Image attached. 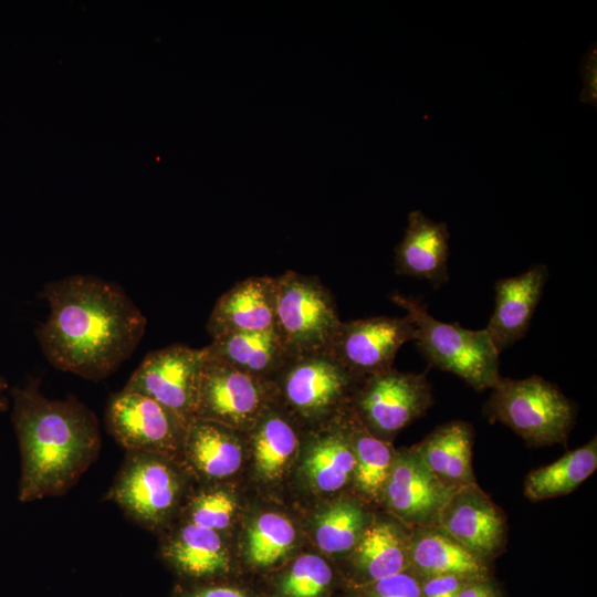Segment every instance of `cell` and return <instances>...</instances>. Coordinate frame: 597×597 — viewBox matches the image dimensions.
Here are the masks:
<instances>
[{
    "mask_svg": "<svg viewBox=\"0 0 597 597\" xmlns=\"http://www.w3.org/2000/svg\"><path fill=\"white\" fill-rule=\"evenodd\" d=\"M342 415L312 438L306 454L305 474L322 492L338 491L353 479L355 453Z\"/></svg>",
    "mask_w": 597,
    "mask_h": 597,
    "instance_id": "cb8c5ba5",
    "label": "cell"
},
{
    "mask_svg": "<svg viewBox=\"0 0 597 597\" xmlns=\"http://www.w3.org/2000/svg\"><path fill=\"white\" fill-rule=\"evenodd\" d=\"M449 238L446 222H434L420 210L411 211L404 238L395 248L396 273L440 287L449 281Z\"/></svg>",
    "mask_w": 597,
    "mask_h": 597,
    "instance_id": "ac0fdd59",
    "label": "cell"
},
{
    "mask_svg": "<svg viewBox=\"0 0 597 597\" xmlns=\"http://www.w3.org/2000/svg\"><path fill=\"white\" fill-rule=\"evenodd\" d=\"M419 578V577H418ZM474 578L461 575H432L419 578L422 597H458Z\"/></svg>",
    "mask_w": 597,
    "mask_h": 597,
    "instance_id": "836d02e7",
    "label": "cell"
},
{
    "mask_svg": "<svg viewBox=\"0 0 597 597\" xmlns=\"http://www.w3.org/2000/svg\"><path fill=\"white\" fill-rule=\"evenodd\" d=\"M107 431L126 451L182 453L188 422L155 399L122 389L105 412Z\"/></svg>",
    "mask_w": 597,
    "mask_h": 597,
    "instance_id": "9c48e42d",
    "label": "cell"
},
{
    "mask_svg": "<svg viewBox=\"0 0 597 597\" xmlns=\"http://www.w3.org/2000/svg\"><path fill=\"white\" fill-rule=\"evenodd\" d=\"M9 384L3 376H0V413L4 412L9 408L8 397Z\"/></svg>",
    "mask_w": 597,
    "mask_h": 597,
    "instance_id": "8d00e7d4",
    "label": "cell"
},
{
    "mask_svg": "<svg viewBox=\"0 0 597 597\" xmlns=\"http://www.w3.org/2000/svg\"><path fill=\"white\" fill-rule=\"evenodd\" d=\"M234 510V499L228 491L203 489L187 498L180 520L220 532L230 526Z\"/></svg>",
    "mask_w": 597,
    "mask_h": 597,
    "instance_id": "4dcf8cb0",
    "label": "cell"
},
{
    "mask_svg": "<svg viewBox=\"0 0 597 597\" xmlns=\"http://www.w3.org/2000/svg\"><path fill=\"white\" fill-rule=\"evenodd\" d=\"M349 434L355 468L352 482L362 499L381 503L383 492L390 473L396 450L387 441L371 434L348 407L342 415Z\"/></svg>",
    "mask_w": 597,
    "mask_h": 597,
    "instance_id": "484cf974",
    "label": "cell"
},
{
    "mask_svg": "<svg viewBox=\"0 0 597 597\" xmlns=\"http://www.w3.org/2000/svg\"><path fill=\"white\" fill-rule=\"evenodd\" d=\"M433 404L427 373H402L391 367L364 378L349 408L371 434L389 442Z\"/></svg>",
    "mask_w": 597,
    "mask_h": 597,
    "instance_id": "ba28073f",
    "label": "cell"
},
{
    "mask_svg": "<svg viewBox=\"0 0 597 597\" xmlns=\"http://www.w3.org/2000/svg\"><path fill=\"white\" fill-rule=\"evenodd\" d=\"M415 338L408 315L341 322L326 350L359 379L391 368L400 347Z\"/></svg>",
    "mask_w": 597,
    "mask_h": 597,
    "instance_id": "7c38bea8",
    "label": "cell"
},
{
    "mask_svg": "<svg viewBox=\"0 0 597 597\" xmlns=\"http://www.w3.org/2000/svg\"><path fill=\"white\" fill-rule=\"evenodd\" d=\"M436 525L492 563L506 548V514L478 482L459 488L451 494Z\"/></svg>",
    "mask_w": 597,
    "mask_h": 597,
    "instance_id": "5bb4252c",
    "label": "cell"
},
{
    "mask_svg": "<svg viewBox=\"0 0 597 597\" xmlns=\"http://www.w3.org/2000/svg\"><path fill=\"white\" fill-rule=\"evenodd\" d=\"M473 443L472 425L452 420L436 427L412 447L440 482L457 490L476 482L472 465Z\"/></svg>",
    "mask_w": 597,
    "mask_h": 597,
    "instance_id": "44dd1931",
    "label": "cell"
},
{
    "mask_svg": "<svg viewBox=\"0 0 597 597\" xmlns=\"http://www.w3.org/2000/svg\"><path fill=\"white\" fill-rule=\"evenodd\" d=\"M597 469V438L567 451L556 461L534 469L523 482V493L532 502L567 495Z\"/></svg>",
    "mask_w": 597,
    "mask_h": 597,
    "instance_id": "4316f807",
    "label": "cell"
},
{
    "mask_svg": "<svg viewBox=\"0 0 597 597\" xmlns=\"http://www.w3.org/2000/svg\"><path fill=\"white\" fill-rule=\"evenodd\" d=\"M206 348L211 357L271 383L292 357L275 326L216 337Z\"/></svg>",
    "mask_w": 597,
    "mask_h": 597,
    "instance_id": "7402d4cb",
    "label": "cell"
},
{
    "mask_svg": "<svg viewBox=\"0 0 597 597\" xmlns=\"http://www.w3.org/2000/svg\"><path fill=\"white\" fill-rule=\"evenodd\" d=\"M458 597H504L503 591L493 576L472 579Z\"/></svg>",
    "mask_w": 597,
    "mask_h": 597,
    "instance_id": "d590c367",
    "label": "cell"
},
{
    "mask_svg": "<svg viewBox=\"0 0 597 597\" xmlns=\"http://www.w3.org/2000/svg\"><path fill=\"white\" fill-rule=\"evenodd\" d=\"M167 530L160 554L182 583L216 582L229 575L230 557L220 532L184 520Z\"/></svg>",
    "mask_w": 597,
    "mask_h": 597,
    "instance_id": "9a60e30c",
    "label": "cell"
},
{
    "mask_svg": "<svg viewBox=\"0 0 597 597\" xmlns=\"http://www.w3.org/2000/svg\"><path fill=\"white\" fill-rule=\"evenodd\" d=\"M295 538V528L286 517L276 513L261 514L248 531V564L256 570L275 567L291 552Z\"/></svg>",
    "mask_w": 597,
    "mask_h": 597,
    "instance_id": "f1b7e54d",
    "label": "cell"
},
{
    "mask_svg": "<svg viewBox=\"0 0 597 597\" xmlns=\"http://www.w3.org/2000/svg\"><path fill=\"white\" fill-rule=\"evenodd\" d=\"M455 490L440 482L413 447L396 451L381 503L407 528L436 525Z\"/></svg>",
    "mask_w": 597,
    "mask_h": 597,
    "instance_id": "4fadbf2b",
    "label": "cell"
},
{
    "mask_svg": "<svg viewBox=\"0 0 597 597\" xmlns=\"http://www.w3.org/2000/svg\"><path fill=\"white\" fill-rule=\"evenodd\" d=\"M272 584V597H329L336 584V573L321 556L304 554Z\"/></svg>",
    "mask_w": 597,
    "mask_h": 597,
    "instance_id": "f546056e",
    "label": "cell"
},
{
    "mask_svg": "<svg viewBox=\"0 0 597 597\" xmlns=\"http://www.w3.org/2000/svg\"><path fill=\"white\" fill-rule=\"evenodd\" d=\"M249 430L258 472L268 480L280 478L300 442L295 420L273 398Z\"/></svg>",
    "mask_w": 597,
    "mask_h": 597,
    "instance_id": "d4e9b609",
    "label": "cell"
},
{
    "mask_svg": "<svg viewBox=\"0 0 597 597\" xmlns=\"http://www.w3.org/2000/svg\"><path fill=\"white\" fill-rule=\"evenodd\" d=\"M409 570L432 575L492 576V562L474 554L437 525L409 530Z\"/></svg>",
    "mask_w": 597,
    "mask_h": 597,
    "instance_id": "ffe728a7",
    "label": "cell"
},
{
    "mask_svg": "<svg viewBox=\"0 0 597 597\" xmlns=\"http://www.w3.org/2000/svg\"><path fill=\"white\" fill-rule=\"evenodd\" d=\"M275 276H251L235 283L216 302L207 329L211 338L275 326Z\"/></svg>",
    "mask_w": 597,
    "mask_h": 597,
    "instance_id": "e0dca14e",
    "label": "cell"
},
{
    "mask_svg": "<svg viewBox=\"0 0 597 597\" xmlns=\"http://www.w3.org/2000/svg\"><path fill=\"white\" fill-rule=\"evenodd\" d=\"M353 597H422L419 578L409 569L374 583L350 587Z\"/></svg>",
    "mask_w": 597,
    "mask_h": 597,
    "instance_id": "1f68e13d",
    "label": "cell"
},
{
    "mask_svg": "<svg viewBox=\"0 0 597 597\" xmlns=\"http://www.w3.org/2000/svg\"><path fill=\"white\" fill-rule=\"evenodd\" d=\"M389 300L412 321V342L431 366L457 375L476 391L493 388L501 378L500 354L485 328L474 331L438 321L427 305L400 293L390 294Z\"/></svg>",
    "mask_w": 597,
    "mask_h": 597,
    "instance_id": "3957f363",
    "label": "cell"
},
{
    "mask_svg": "<svg viewBox=\"0 0 597 597\" xmlns=\"http://www.w3.org/2000/svg\"><path fill=\"white\" fill-rule=\"evenodd\" d=\"M10 394L21 457L19 500L25 503L64 494L100 453L96 415L73 396L45 397L39 378L28 379Z\"/></svg>",
    "mask_w": 597,
    "mask_h": 597,
    "instance_id": "7a4b0ae2",
    "label": "cell"
},
{
    "mask_svg": "<svg viewBox=\"0 0 597 597\" xmlns=\"http://www.w3.org/2000/svg\"><path fill=\"white\" fill-rule=\"evenodd\" d=\"M275 328L292 356L325 350L341 324L331 291L293 270L275 276Z\"/></svg>",
    "mask_w": 597,
    "mask_h": 597,
    "instance_id": "52a82bcc",
    "label": "cell"
},
{
    "mask_svg": "<svg viewBox=\"0 0 597 597\" xmlns=\"http://www.w3.org/2000/svg\"><path fill=\"white\" fill-rule=\"evenodd\" d=\"M371 521L359 502L338 501L320 515L315 527L316 543L329 554L348 553Z\"/></svg>",
    "mask_w": 597,
    "mask_h": 597,
    "instance_id": "83f0119b",
    "label": "cell"
},
{
    "mask_svg": "<svg viewBox=\"0 0 597 597\" xmlns=\"http://www.w3.org/2000/svg\"><path fill=\"white\" fill-rule=\"evenodd\" d=\"M186 479L176 458L151 451H126L105 495L149 531H166L184 506Z\"/></svg>",
    "mask_w": 597,
    "mask_h": 597,
    "instance_id": "5b68a950",
    "label": "cell"
},
{
    "mask_svg": "<svg viewBox=\"0 0 597 597\" xmlns=\"http://www.w3.org/2000/svg\"><path fill=\"white\" fill-rule=\"evenodd\" d=\"M172 597H253L247 588L222 580L182 583Z\"/></svg>",
    "mask_w": 597,
    "mask_h": 597,
    "instance_id": "d6a6232c",
    "label": "cell"
},
{
    "mask_svg": "<svg viewBox=\"0 0 597 597\" xmlns=\"http://www.w3.org/2000/svg\"><path fill=\"white\" fill-rule=\"evenodd\" d=\"M484 405L490 422L512 429L527 446L565 444L575 425L576 404L541 376L502 377Z\"/></svg>",
    "mask_w": 597,
    "mask_h": 597,
    "instance_id": "277c9868",
    "label": "cell"
},
{
    "mask_svg": "<svg viewBox=\"0 0 597 597\" xmlns=\"http://www.w3.org/2000/svg\"><path fill=\"white\" fill-rule=\"evenodd\" d=\"M50 312L35 335L56 369L101 380L128 359L145 335L147 318L117 283L73 274L44 285Z\"/></svg>",
    "mask_w": 597,
    "mask_h": 597,
    "instance_id": "6da1fadb",
    "label": "cell"
},
{
    "mask_svg": "<svg viewBox=\"0 0 597 597\" xmlns=\"http://www.w3.org/2000/svg\"><path fill=\"white\" fill-rule=\"evenodd\" d=\"M547 279V266L537 263L494 283L495 305L485 329L499 354L526 335Z\"/></svg>",
    "mask_w": 597,
    "mask_h": 597,
    "instance_id": "2e32d148",
    "label": "cell"
},
{
    "mask_svg": "<svg viewBox=\"0 0 597 597\" xmlns=\"http://www.w3.org/2000/svg\"><path fill=\"white\" fill-rule=\"evenodd\" d=\"M362 380L326 349L302 354L273 379V398L295 421L326 425L349 407Z\"/></svg>",
    "mask_w": 597,
    "mask_h": 597,
    "instance_id": "8992f818",
    "label": "cell"
},
{
    "mask_svg": "<svg viewBox=\"0 0 597 597\" xmlns=\"http://www.w3.org/2000/svg\"><path fill=\"white\" fill-rule=\"evenodd\" d=\"M387 520H373L350 551V587L409 569V531Z\"/></svg>",
    "mask_w": 597,
    "mask_h": 597,
    "instance_id": "d6986e66",
    "label": "cell"
},
{
    "mask_svg": "<svg viewBox=\"0 0 597 597\" xmlns=\"http://www.w3.org/2000/svg\"><path fill=\"white\" fill-rule=\"evenodd\" d=\"M181 457L198 475L218 480L232 475L242 462V448L234 429L195 418L187 428Z\"/></svg>",
    "mask_w": 597,
    "mask_h": 597,
    "instance_id": "603a6c76",
    "label": "cell"
},
{
    "mask_svg": "<svg viewBox=\"0 0 597 597\" xmlns=\"http://www.w3.org/2000/svg\"><path fill=\"white\" fill-rule=\"evenodd\" d=\"M206 347L171 344L149 352L124 389L146 395L188 423L196 418Z\"/></svg>",
    "mask_w": 597,
    "mask_h": 597,
    "instance_id": "30bf717a",
    "label": "cell"
},
{
    "mask_svg": "<svg viewBox=\"0 0 597 597\" xmlns=\"http://www.w3.org/2000/svg\"><path fill=\"white\" fill-rule=\"evenodd\" d=\"M597 52L596 43L594 42L580 64V73L584 81V90L580 93L583 103L591 104L596 107L597 101Z\"/></svg>",
    "mask_w": 597,
    "mask_h": 597,
    "instance_id": "e575fe53",
    "label": "cell"
},
{
    "mask_svg": "<svg viewBox=\"0 0 597 597\" xmlns=\"http://www.w3.org/2000/svg\"><path fill=\"white\" fill-rule=\"evenodd\" d=\"M272 399L271 381L242 373L207 352L196 418L249 430Z\"/></svg>",
    "mask_w": 597,
    "mask_h": 597,
    "instance_id": "8fae6325",
    "label": "cell"
}]
</instances>
